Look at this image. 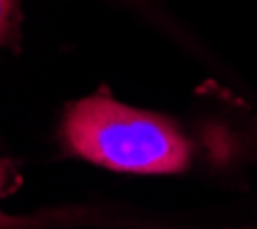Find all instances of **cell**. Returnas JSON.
<instances>
[{
    "label": "cell",
    "mask_w": 257,
    "mask_h": 229,
    "mask_svg": "<svg viewBox=\"0 0 257 229\" xmlns=\"http://www.w3.org/2000/svg\"><path fill=\"white\" fill-rule=\"evenodd\" d=\"M124 227H128V229H191V227H172V224H156V222H150V220L147 222H136L131 218L124 222Z\"/></svg>",
    "instance_id": "3957f363"
},
{
    "label": "cell",
    "mask_w": 257,
    "mask_h": 229,
    "mask_svg": "<svg viewBox=\"0 0 257 229\" xmlns=\"http://www.w3.org/2000/svg\"><path fill=\"white\" fill-rule=\"evenodd\" d=\"M7 183H10V170H7V165L0 160V192L7 188Z\"/></svg>",
    "instance_id": "277c9868"
},
{
    "label": "cell",
    "mask_w": 257,
    "mask_h": 229,
    "mask_svg": "<svg viewBox=\"0 0 257 229\" xmlns=\"http://www.w3.org/2000/svg\"><path fill=\"white\" fill-rule=\"evenodd\" d=\"M67 151L128 174H179L191 165V142L172 119L124 106L106 94L71 103L62 119Z\"/></svg>",
    "instance_id": "6da1fadb"
},
{
    "label": "cell",
    "mask_w": 257,
    "mask_h": 229,
    "mask_svg": "<svg viewBox=\"0 0 257 229\" xmlns=\"http://www.w3.org/2000/svg\"><path fill=\"white\" fill-rule=\"evenodd\" d=\"M19 23V0H0V46L10 42Z\"/></svg>",
    "instance_id": "7a4b0ae2"
}]
</instances>
